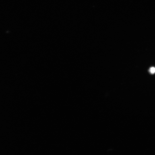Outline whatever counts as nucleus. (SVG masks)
Here are the masks:
<instances>
[{"mask_svg": "<svg viewBox=\"0 0 155 155\" xmlns=\"http://www.w3.org/2000/svg\"><path fill=\"white\" fill-rule=\"evenodd\" d=\"M149 71L151 74H154L155 73V68L154 67H151L149 70Z\"/></svg>", "mask_w": 155, "mask_h": 155, "instance_id": "1", "label": "nucleus"}]
</instances>
